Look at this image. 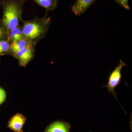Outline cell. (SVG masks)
I'll return each mask as SVG.
<instances>
[{"mask_svg": "<svg viewBox=\"0 0 132 132\" xmlns=\"http://www.w3.org/2000/svg\"><path fill=\"white\" fill-rule=\"evenodd\" d=\"M25 38L22 32V26L19 24L16 28L8 32L10 42L20 40Z\"/></svg>", "mask_w": 132, "mask_h": 132, "instance_id": "10", "label": "cell"}, {"mask_svg": "<svg viewBox=\"0 0 132 132\" xmlns=\"http://www.w3.org/2000/svg\"><path fill=\"white\" fill-rule=\"evenodd\" d=\"M96 0H76L72 7V12L76 16H80Z\"/></svg>", "mask_w": 132, "mask_h": 132, "instance_id": "5", "label": "cell"}, {"mask_svg": "<svg viewBox=\"0 0 132 132\" xmlns=\"http://www.w3.org/2000/svg\"><path fill=\"white\" fill-rule=\"evenodd\" d=\"M1 2H0V5H1Z\"/></svg>", "mask_w": 132, "mask_h": 132, "instance_id": "15", "label": "cell"}, {"mask_svg": "<svg viewBox=\"0 0 132 132\" xmlns=\"http://www.w3.org/2000/svg\"><path fill=\"white\" fill-rule=\"evenodd\" d=\"M36 45L32 43L20 50L13 57L19 61V65L25 67L32 60L35 54Z\"/></svg>", "mask_w": 132, "mask_h": 132, "instance_id": "4", "label": "cell"}, {"mask_svg": "<svg viewBox=\"0 0 132 132\" xmlns=\"http://www.w3.org/2000/svg\"><path fill=\"white\" fill-rule=\"evenodd\" d=\"M116 2L119 5L125 8L127 10H130V8L128 5V0H116Z\"/></svg>", "mask_w": 132, "mask_h": 132, "instance_id": "13", "label": "cell"}, {"mask_svg": "<svg viewBox=\"0 0 132 132\" xmlns=\"http://www.w3.org/2000/svg\"><path fill=\"white\" fill-rule=\"evenodd\" d=\"M70 128L69 123L62 121H57L49 125L45 132H70Z\"/></svg>", "mask_w": 132, "mask_h": 132, "instance_id": "7", "label": "cell"}, {"mask_svg": "<svg viewBox=\"0 0 132 132\" xmlns=\"http://www.w3.org/2000/svg\"><path fill=\"white\" fill-rule=\"evenodd\" d=\"M6 96V95L5 90L2 88L0 87V105L5 101Z\"/></svg>", "mask_w": 132, "mask_h": 132, "instance_id": "14", "label": "cell"}, {"mask_svg": "<svg viewBox=\"0 0 132 132\" xmlns=\"http://www.w3.org/2000/svg\"><path fill=\"white\" fill-rule=\"evenodd\" d=\"M92 132V131H91V132Z\"/></svg>", "mask_w": 132, "mask_h": 132, "instance_id": "16", "label": "cell"}, {"mask_svg": "<svg viewBox=\"0 0 132 132\" xmlns=\"http://www.w3.org/2000/svg\"><path fill=\"white\" fill-rule=\"evenodd\" d=\"M22 22V32L24 38L36 45L44 39L47 34L52 20L46 14L43 17H36Z\"/></svg>", "mask_w": 132, "mask_h": 132, "instance_id": "1", "label": "cell"}, {"mask_svg": "<svg viewBox=\"0 0 132 132\" xmlns=\"http://www.w3.org/2000/svg\"><path fill=\"white\" fill-rule=\"evenodd\" d=\"M26 118L21 114H16L11 118L8 127L15 132H21L22 127L26 122Z\"/></svg>", "mask_w": 132, "mask_h": 132, "instance_id": "6", "label": "cell"}, {"mask_svg": "<svg viewBox=\"0 0 132 132\" xmlns=\"http://www.w3.org/2000/svg\"><path fill=\"white\" fill-rule=\"evenodd\" d=\"M24 0H4L3 15L1 19L8 32L23 21L22 15L23 10Z\"/></svg>", "mask_w": 132, "mask_h": 132, "instance_id": "2", "label": "cell"}, {"mask_svg": "<svg viewBox=\"0 0 132 132\" xmlns=\"http://www.w3.org/2000/svg\"><path fill=\"white\" fill-rule=\"evenodd\" d=\"M32 43L25 38L20 40L10 42V44L9 55L13 57L17 52Z\"/></svg>", "mask_w": 132, "mask_h": 132, "instance_id": "8", "label": "cell"}, {"mask_svg": "<svg viewBox=\"0 0 132 132\" xmlns=\"http://www.w3.org/2000/svg\"><path fill=\"white\" fill-rule=\"evenodd\" d=\"M120 61L119 65L115 68L114 70L109 75L107 84L106 86H104V87H107L108 92L112 94L118 101V100L116 97L114 88L120 83L122 77L121 71L123 67L127 65L121 60H120Z\"/></svg>", "mask_w": 132, "mask_h": 132, "instance_id": "3", "label": "cell"}, {"mask_svg": "<svg viewBox=\"0 0 132 132\" xmlns=\"http://www.w3.org/2000/svg\"><path fill=\"white\" fill-rule=\"evenodd\" d=\"M21 132H22V131Z\"/></svg>", "mask_w": 132, "mask_h": 132, "instance_id": "17", "label": "cell"}, {"mask_svg": "<svg viewBox=\"0 0 132 132\" xmlns=\"http://www.w3.org/2000/svg\"><path fill=\"white\" fill-rule=\"evenodd\" d=\"M8 38V32L7 30L3 24L1 20H0V40Z\"/></svg>", "mask_w": 132, "mask_h": 132, "instance_id": "12", "label": "cell"}, {"mask_svg": "<svg viewBox=\"0 0 132 132\" xmlns=\"http://www.w3.org/2000/svg\"><path fill=\"white\" fill-rule=\"evenodd\" d=\"M10 44L8 38L0 40V57L9 55Z\"/></svg>", "mask_w": 132, "mask_h": 132, "instance_id": "11", "label": "cell"}, {"mask_svg": "<svg viewBox=\"0 0 132 132\" xmlns=\"http://www.w3.org/2000/svg\"><path fill=\"white\" fill-rule=\"evenodd\" d=\"M26 1L27 0H24ZM46 9L47 12L53 11L58 6L59 0H32Z\"/></svg>", "mask_w": 132, "mask_h": 132, "instance_id": "9", "label": "cell"}]
</instances>
